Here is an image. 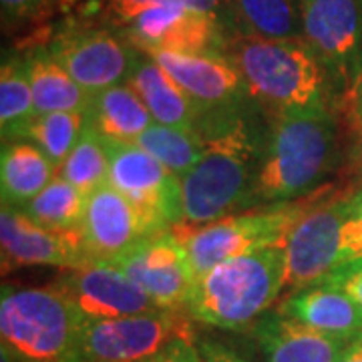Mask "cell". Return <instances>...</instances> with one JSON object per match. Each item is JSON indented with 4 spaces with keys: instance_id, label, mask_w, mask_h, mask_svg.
Wrapping results in <instances>:
<instances>
[{
    "instance_id": "6da1fadb",
    "label": "cell",
    "mask_w": 362,
    "mask_h": 362,
    "mask_svg": "<svg viewBox=\"0 0 362 362\" xmlns=\"http://www.w3.org/2000/svg\"><path fill=\"white\" fill-rule=\"evenodd\" d=\"M338 159L332 105L272 115L262 147L252 207L280 206L320 187Z\"/></svg>"
},
{
    "instance_id": "7a4b0ae2",
    "label": "cell",
    "mask_w": 362,
    "mask_h": 362,
    "mask_svg": "<svg viewBox=\"0 0 362 362\" xmlns=\"http://www.w3.org/2000/svg\"><path fill=\"white\" fill-rule=\"evenodd\" d=\"M264 139L266 133L256 129L246 115L206 139L202 159L181 175V223H207L252 207Z\"/></svg>"
},
{
    "instance_id": "3957f363",
    "label": "cell",
    "mask_w": 362,
    "mask_h": 362,
    "mask_svg": "<svg viewBox=\"0 0 362 362\" xmlns=\"http://www.w3.org/2000/svg\"><path fill=\"white\" fill-rule=\"evenodd\" d=\"M246 81L250 97L272 115L314 109L334 99L330 77L304 39L244 37L228 54Z\"/></svg>"
},
{
    "instance_id": "277c9868",
    "label": "cell",
    "mask_w": 362,
    "mask_h": 362,
    "mask_svg": "<svg viewBox=\"0 0 362 362\" xmlns=\"http://www.w3.org/2000/svg\"><path fill=\"white\" fill-rule=\"evenodd\" d=\"M282 246L226 259L197 278L187 314L221 330H242L264 316L284 292Z\"/></svg>"
},
{
    "instance_id": "5b68a950",
    "label": "cell",
    "mask_w": 362,
    "mask_h": 362,
    "mask_svg": "<svg viewBox=\"0 0 362 362\" xmlns=\"http://www.w3.org/2000/svg\"><path fill=\"white\" fill-rule=\"evenodd\" d=\"M83 326L85 318L54 286H2V346L23 362H73Z\"/></svg>"
},
{
    "instance_id": "8992f818",
    "label": "cell",
    "mask_w": 362,
    "mask_h": 362,
    "mask_svg": "<svg viewBox=\"0 0 362 362\" xmlns=\"http://www.w3.org/2000/svg\"><path fill=\"white\" fill-rule=\"evenodd\" d=\"M312 202L270 206L262 211L230 214L207 223H175L169 232L177 238L189 258L195 280L226 259L264 247L282 246L286 235Z\"/></svg>"
},
{
    "instance_id": "52a82bcc",
    "label": "cell",
    "mask_w": 362,
    "mask_h": 362,
    "mask_svg": "<svg viewBox=\"0 0 362 362\" xmlns=\"http://www.w3.org/2000/svg\"><path fill=\"white\" fill-rule=\"evenodd\" d=\"M175 340H192V316L153 310L113 320L85 322L73 362H143Z\"/></svg>"
},
{
    "instance_id": "ba28073f",
    "label": "cell",
    "mask_w": 362,
    "mask_h": 362,
    "mask_svg": "<svg viewBox=\"0 0 362 362\" xmlns=\"http://www.w3.org/2000/svg\"><path fill=\"white\" fill-rule=\"evenodd\" d=\"M47 49L90 97L127 83L139 54V49L117 30L90 21H71L63 25Z\"/></svg>"
},
{
    "instance_id": "9c48e42d",
    "label": "cell",
    "mask_w": 362,
    "mask_h": 362,
    "mask_svg": "<svg viewBox=\"0 0 362 362\" xmlns=\"http://www.w3.org/2000/svg\"><path fill=\"white\" fill-rule=\"evenodd\" d=\"M302 37L326 66L332 89L350 97L362 71V0H300Z\"/></svg>"
},
{
    "instance_id": "30bf717a",
    "label": "cell",
    "mask_w": 362,
    "mask_h": 362,
    "mask_svg": "<svg viewBox=\"0 0 362 362\" xmlns=\"http://www.w3.org/2000/svg\"><path fill=\"white\" fill-rule=\"evenodd\" d=\"M145 54H149L204 111L202 137L214 123L238 115L254 103L240 69L228 54H181L169 51Z\"/></svg>"
},
{
    "instance_id": "8fae6325",
    "label": "cell",
    "mask_w": 362,
    "mask_h": 362,
    "mask_svg": "<svg viewBox=\"0 0 362 362\" xmlns=\"http://www.w3.org/2000/svg\"><path fill=\"white\" fill-rule=\"evenodd\" d=\"M141 52L226 54V23L185 4L147 6L117 30Z\"/></svg>"
},
{
    "instance_id": "7c38bea8",
    "label": "cell",
    "mask_w": 362,
    "mask_h": 362,
    "mask_svg": "<svg viewBox=\"0 0 362 362\" xmlns=\"http://www.w3.org/2000/svg\"><path fill=\"white\" fill-rule=\"evenodd\" d=\"M349 209V195L314 202L286 235L284 290L296 292L320 282L340 268V235Z\"/></svg>"
},
{
    "instance_id": "4fadbf2b",
    "label": "cell",
    "mask_w": 362,
    "mask_h": 362,
    "mask_svg": "<svg viewBox=\"0 0 362 362\" xmlns=\"http://www.w3.org/2000/svg\"><path fill=\"white\" fill-rule=\"evenodd\" d=\"M107 141V139H105ZM109 183L143 214L168 230L183 221L181 177L163 168L137 143L107 141Z\"/></svg>"
},
{
    "instance_id": "5bb4252c",
    "label": "cell",
    "mask_w": 362,
    "mask_h": 362,
    "mask_svg": "<svg viewBox=\"0 0 362 362\" xmlns=\"http://www.w3.org/2000/svg\"><path fill=\"white\" fill-rule=\"evenodd\" d=\"M111 264L125 272L161 310H187L197 280L185 247L169 228L147 238Z\"/></svg>"
},
{
    "instance_id": "9a60e30c",
    "label": "cell",
    "mask_w": 362,
    "mask_h": 362,
    "mask_svg": "<svg viewBox=\"0 0 362 362\" xmlns=\"http://www.w3.org/2000/svg\"><path fill=\"white\" fill-rule=\"evenodd\" d=\"M54 288L85 318V322L113 320L161 310L139 286L111 262H89L66 270Z\"/></svg>"
},
{
    "instance_id": "2e32d148",
    "label": "cell",
    "mask_w": 362,
    "mask_h": 362,
    "mask_svg": "<svg viewBox=\"0 0 362 362\" xmlns=\"http://www.w3.org/2000/svg\"><path fill=\"white\" fill-rule=\"evenodd\" d=\"M78 232L90 262H113L165 230L107 181L87 195Z\"/></svg>"
},
{
    "instance_id": "e0dca14e",
    "label": "cell",
    "mask_w": 362,
    "mask_h": 362,
    "mask_svg": "<svg viewBox=\"0 0 362 362\" xmlns=\"http://www.w3.org/2000/svg\"><path fill=\"white\" fill-rule=\"evenodd\" d=\"M2 270L21 266L78 268L89 264L81 232H57L30 220L23 209L2 206L0 211Z\"/></svg>"
},
{
    "instance_id": "ac0fdd59",
    "label": "cell",
    "mask_w": 362,
    "mask_h": 362,
    "mask_svg": "<svg viewBox=\"0 0 362 362\" xmlns=\"http://www.w3.org/2000/svg\"><path fill=\"white\" fill-rule=\"evenodd\" d=\"M252 334L264 362H338L349 344V340L312 330L278 310L259 316L252 324Z\"/></svg>"
},
{
    "instance_id": "d6986e66",
    "label": "cell",
    "mask_w": 362,
    "mask_h": 362,
    "mask_svg": "<svg viewBox=\"0 0 362 362\" xmlns=\"http://www.w3.org/2000/svg\"><path fill=\"white\" fill-rule=\"evenodd\" d=\"M278 312L328 337L352 340L362 334V308L334 286L316 282L292 292Z\"/></svg>"
},
{
    "instance_id": "ffe728a7",
    "label": "cell",
    "mask_w": 362,
    "mask_h": 362,
    "mask_svg": "<svg viewBox=\"0 0 362 362\" xmlns=\"http://www.w3.org/2000/svg\"><path fill=\"white\" fill-rule=\"evenodd\" d=\"M127 83L141 97L156 123L194 131L199 135L204 111L149 54L139 51Z\"/></svg>"
},
{
    "instance_id": "44dd1931",
    "label": "cell",
    "mask_w": 362,
    "mask_h": 362,
    "mask_svg": "<svg viewBox=\"0 0 362 362\" xmlns=\"http://www.w3.org/2000/svg\"><path fill=\"white\" fill-rule=\"evenodd\" d=\"M59 175V168L28 139L6 141L0 153L2 206L25 207Z\"/></svg>"
},
{
    "instance_id": "7402d4cb",
    "label": "cell",
    "mask_w": 362,
    "mask_h": 362,
    "mask_svg": "<svg viewBox=\"0 0 362 362\" xmlns=\"http://www.w3.org/2000/svg\"><path fill=\"white\" fill-rule=\"evenodd\" d=\"M87 123L107 141L135 143L156 121L129 83H121L90 97Z\"/></svg>"
},
{
    "instance_id": "603a6c76",
    "label": "cell",
    "mask_w": 362,
    "mask_h": 362,
    "mask_svg": "<svg viewBox=\"0 0 362 362\" xmlns=\"http://www.w3.org/2000/svg\"><path fill=\"white\" fill-rule=\"evenodd\" d=\"M26 63L37 115L59 111L87 113L90 95L52 59L47 47H40L28 54Z\"/></svg>"
},
{
    "instance_id": "cb8c5ba5",
    "label": "cell",
    "mask_w": 362,
    "mask_h": 362,
    "mask_svg": "<svg viewBox=\"0 0 362 362\" xmlns=\"http://www.w3.org/2000/svg\"><path fill=\"white\" fill-rule=\"evenodd\" d=\"M37 119L26 57H4L0 69V133L2 141L26 139Z\"/></svg>"
},
{
    "instance_id": "d4e9b609",
    "label": "cell",
    "mask_w": 362,
    "mask_h": 362,
    "mask_svg": "<svg viewBox=\"0 0 362 362\" xmlns=\"http://www.w3.org/2000/svg\"><path fill=\"white\" fill-rule=\"evenodd\" d=\"M233 14L247 37L296 40L302 37L300 0H232Z\"/></svg>"
},
{
    "instance_id": "484cf974",
    "label": "cell",
    "mask_w": 362,
    "mask_h": 362,
    "mask_svg": "<svg viewBox=\"0 0 362 362\" xmlns=\"http://www.w3.org/2000/svg\"><path fill=\"white\" fill-rule=\"evenodd\" d=\"M87 195L57 175L33 202L21 207L30 220L57 232H77L81 228Z\"/></svg>"
},
{
    "instance_id": "4316f807",
    "label": "cell",
    "mask_w": 362,
    "mask_h": 362,
    "mask_svg": "<svg viewBox=\"0 0 362 362\" xmlns=\"http://www.w3.org/2000/svg\"><path fill=\"white\" fill-rule=\"evenodd\" d=\"M135 143L180 177L202 159L207 147L206 139L194 131L168 127L161 123H153L149 129L143 131Z\"/></svg>"
},
{
    "instance_id": "83f0119b",
    "label": "cell",
    "mask_w": 362,
    "mask_h": 362,
    "mask_svg": "<svg viewBox=\"0 0 362 362\" xmlns=\"http://www.w3.org/2000/svg\"><path fill=\"white\" fill-rule=\"evenodd\" d=\"M59 175H63L85 195L109 181V147L89 123L63 168L59 169Z\"/></svg>"
},
{
    "instance_id": "f1b7e54d",
    "label": "cell",
    "mask_w": 362,
    "mask_h": 362,
    "mask_svg": "<svg viewBox=\"0 0 362 362\" xmlns=\"http://www.w3.org/2000/svg\"><path fill=\"white\" fill-rule=\"evenodd\" d=\"M185 4L194 11L214 14L226 23V18L233 11L232 0H87L83 6V21L99 23L109 26L113 30H119L121 26L129 21L131 16L157 4Z\"/></svg>"
},
{
    "instance_id": "f546056e",
    "label": "cell",
    "mask_w": 362,
    "mask_h": 362,
    "mask_svg": "<svg viewBox=\"0 0 362 362\" xmlns=\"http://www.w3.org/2000/svg\"><path fill=\"white\" fill-rule=\"evenodd\" d=\"M87 127V113H45L37 115L30 129L26 133V139L39 145L40 149L51 157V161L61 169L66 157L75 149L81 139L83 131Z\"/></svg>"
},
{
    "instance_id": "4dcf8cb0",
    "label": "cell",
    "mask_w": 362,
    "mask_h": 362,
    "mask_svg": "<svg viewBox=\"0 0 362 362\" xmlns=\"http://www.w3.org/2000/svg\"><path fill=\"white\" fill-rule=\"evenodd\" d=\"M362 258V189L349 195V209L340 235V266Z\"/></svg>"
},
{
    "instance_id": "1f68e13d",
    "label": "cell",
    "mask_w": 362,
    "mask_h": 362,
    "mask_svg": "<svg viewBox=\"0 0 362 362\" xmlns=\"http://www.w3.org/2000/svg\"><path fill=\"white\" fill-rule=\"evenodd\" d=\"M59 0H0L2 23L4 26H14L37 21L47 13H51Z\"/></svg>"
},
{
    "instance_id": "d6a6232c",
    "label": "cell",
    "mask_w": 362,
    "mask_h": 362,
    "mask_svg": "<svg viewBox=\"0 0 362 362\" xmlns=\"http://www.w3.org/2000/svg\"><path fill=\"white\" fill-rule=\"evenodd\" d=\"M320 282L334 286L338 290L346 292L362 308V258L342 264L340 268L330 272Z\"/></svg>"
},
{
    "instance_id": "836d02e7",
    "label": "cell",
    "mask_w": 362,
    "mask_h": 362,
    "mask_svg": "<svg viewBox=\"0 0 362 362\" xmlns=\"http://www.w3.org/2000/svg\"><path fill=\"white\" fill-rule=\"evenodd\" d=\"M143 362H204L199 349L192 340H175L163 350H159L151 358Z\"/></svg>"
},
{
    "instance_id": "e575fe53",
    "label": "cell",
    "mask_w": 362,
    "mask_h": 362,
    "mask_svg": "<svg viewBox=\"0 0 362 362\" xmlns=\"http://www.w3.org/2000/svg\"><path fill=\"white\" fill-rule=\"evenodd\" d=\"M197 349H199V354H202L204 362H250L244 356H240L235 350L221 344V342H216V340L199 342Z\"/></svg>"
},
{
    "instance_id": "d590c367",
    "label": "cell",
    "mask_w": 362,
    "mask_h": 362,
    "mask_svg": "<svg viewBox=\"0 0 362 362\" xmlns=\"http://www.w3.org/2000/svg\"><path fill=\"white\" fill-rule=\"evenodd\" d=\"M349 101L350 115H352V125H354V129L358 133V131H362V71L361 75H358L356 85H354V89L350 93Z\"/></svg>"
},
{
    "instance_id": "8d00e7d4",
    "label": "cell",
    "mask_w": 362,
    "mask_h": 362,
    "mask_svg": "<svg viewBox=\"0 0 362 362\" xmlns=\"http://www.w3.org/2000/svg\"><path fill=\"white\" fill-rule=\"evenodd\" d=\"M338 362H362V334L350 340Z\"/></svg>"
},
{
    "instance_id": "74e56055",
    "label": "cell",
    "mask_w": 362,
    "mask_h": 362,
    "mask_svg": "<svg viewBox=\"0 0 362 362\" xmlns=\"http://www.w3.org/2000/svg\"><path fill=\"white\" fill-rule=\"evenodd\" d=\"M352 163H354L356 177L362 183V131H358V137H356L354 149H352Z\"/></svg>"
}]
</instances>
